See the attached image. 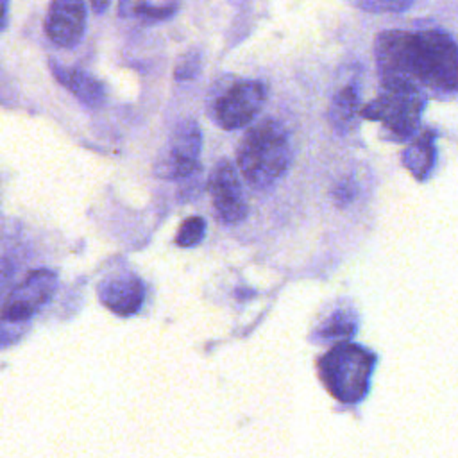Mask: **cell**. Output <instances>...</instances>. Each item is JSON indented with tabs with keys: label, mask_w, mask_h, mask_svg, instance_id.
Listing matches in <instances>:
<instances>
[{
	"label": "cell",
	"mask_w": 458,
	"mask_h": 458,
	"mask_svg": "<svg viewBox=\"0 0 458 458\" xmlns=\"http://www.w3.org/2000/svg\"><path fill=\"white\" fill-rule=\"evenodd\" d=\"M347 2H351L354 7L361 11L383 14V13H403L410 9L415 0H347Z\"/></svg>",
	"instance_id": "17"
},
{
	"label": "cell",
	"mask_w": 458,
	"mask_h": 458,
	"mask_svg": "<svg viewBox=\"0 0 458 458\" xmlns=\"http://www.w3.org/2000/svg\"><path fill=\"white\" fill-rule=\"evenodd\" d=\"M177 11L175 2L166 4H152L147 0H120V14L122 16H138L148 21H161L174 16Z\"/></svg>",
	"instance_id": "14"
},
{
	"label": "cell",
	"mask_w": 458,
	"mask_h": 458,
	"mask_svg": "<svg viewBox=\"0 0 458 458\" xmlns=\"http://www.w3.org/2000/svg\"><path fill=\"white\" fill-rule=\"evenodd\" d=\"M208 191L220 222L234 225L245 220L249 213V204L242 188L240 174L236 172L233 163L222 159L215 165L208 177Z\"/></svg>",
	"instance_id": "8"
},
{
	"label": "cell",
	"mask_w": 458,
	"mask_h": 458,
	"mask_svg": "<svg viewBox=\"0 0 458 458\" xmlns=\"http://www.w3.org/2000/svg\"><path fill=\"white\" fill-rule=\"evenodd\" d=\"M202 131L195 120H181L168 140L166 150L157 157L156 175L163 179H188L200 170Z\"/></svg>",
	"instance_id": "6"
},
{
	"label": "cell",
	"mask_w": 458,
	"mask_h": 458,
	"mask_svg": "<svg viewBox=\"0 0 458 458\" xmlns=\"http://www.w3.org/2000/svg\"><path fill=\"white\" fill-rule=\"evenodd\" d=\"M292 157L290 132L272 118L247 129L236 148L238 170L254 188H267L277 182L290 168Z\"/></svg>",
	"instance_id": "1"
},
{
	"label": "cell",
	"mask_w": 458,
	"mask_h": 458,
	"mask_svg": "<svg viewBox=\"0 0 458 458\" xmlns=\"http://www.w3.org/2000/svg\"><path fill=\"white\" fill-rule=\"evenodd\" d=\"M360 107V84L356 81H351L344 84L331 100L329 106V123L338 134H347L352 131L356 123V114Z\"/></svg>",
	"instance_id": "12"
},
{
	"label": "cell",
	"mask_w": 458,
	"mask_h": 458,
	"mask_svg": "<svg viewBox=\"0 0 458 458\" xmlns=\"http://www.w3.org/2000/svg\"><path fill=\"white\" fill-rule=\"evenodd\" d=\"M89 5L95 14H104L109 9L111 0H89Z\"/></svg>",
	"instance_id": "20"
},
{
	"label": "cell",
	"mask_w": 458,
	"mask_h": 458,
	"mask_svg": "<svg viewBox=\"0 0 458 458\" xmlns=\"http://www.w3.org/2000/svg\"><path fill=\"white\" fill-rule=\"evenodd\" d=\"M267 86L261 81L243 79L229 84L213 102V120L222 129H242L263 109Z\"/></svg>",
	"instance_id": "5"
},
{
	"label": "cell",
	"mask_w": 458,
	"mask_h": 458,
	"mask_svg": "<svg viewBox=\"0 0 458 458\" xmlns=\"http://www.w3.org/2000/svg\"><path fill=\"white\" fill-rule=\"evenodd\" d=\"M200 68H202L200 54L199 52H188L179 59L174 75H175L177 81H193L200 73Z\"/></svg>",
	"instance_id": "18"
},
{
	"label": "cell",
	"mask_w": 458,
	"mask_h": 458,
	"mask_svg": "<svg viewBox=\"0 0 458 458\" xmlns=\"http://www.w3.org/2000/svg\"><path fill=\"white\" fill-rule=\"evenodd\" d=\"M98 299L109 311L129 317L141 308L145 286L141 279L132 274L111 276L98 284Z\"/></svg>",
	"instance_id": "10"
},
{
	"label": "cell",
	"mask_w": 458,
	"mask_h": 458,
	"mask_svg": "<svg viewBox=\"0 0 458 458\" xmlns=\"http://www.w3.org/2000/svg\"><path fill=\"white\" fill-rule=\"evenodd\" d=\"M7 14H9V0H2V25H4V29L7 25Z\"/></svg>",
	"instance_id": "21"
},
{
	"label": "cell",
	"mask_w": 458,
	"mask_h": 458,
	"mask_svg": "<svg viewBox=\"0 0 458 458\" xmlns=\"http://www.w3.org/2000/svg\"><path fill=\"white\" fill-rule=\"evenodd\" d=\"M48 66L54 79L88 107H100L106 102V88L91 73L79 68H66L52 59Z\"/></svg>",
	"instance_id": "11"
},
{
	"label": "cell",
	"mask_w": 458,
	"mask_h": 458,
	"mask_svg": "<svg viewBox=\"0 0 458 458\" xmlns=\"http://www.w3.org/2000/svg\"><path fill=\"white\" fill-rule=\"evenodd\" d=\"M204 236H206V220L202 216H190L181 224L175 234V245L195 247L204 240Z\"/></svg>",
	"instance_id": "16"
},
{
	"label": "cell",
	"mask_w": 458,
	"mask_h": 458,
	"mask_svg": "<svg viewBox=\"0 0 458 458\" xmlns=\"http://www.w3.org/2000/svg\"><path fill=\"white\" fill-rule=\"evenodd\" d=\"M404 166L417 177L426 179L435 163V147H433V134L424 132L415 138L403 152Z\"/></svg>",
	"instance_id": "13"
},
{
	"label": "cell",
	"mask_w": 458,
	"mask_h": 458,
	"mask_svg": "<svg viewBox=\"0 0 458 458\" xmlns=\"http://www.w3.org/2000/svg\"><path fill=\"white\" fill-rule=\"evenodd\" d=\"M374 361V354L365 347L338 342L318 361L320 379L335 399L358 403L369 392Z\"/></svg>",
	"instance_id": "3"
},
{
	"label": "cell",
	"mask_w": 458,
	"mask_h": 458,
	"mask_svg": "<svg viewBox=\"0 0 458 458\" xmlns=\"http://www.w3.org/2000/svg\"><path fill=\"white\" fill-rule=\"evenodd\" d=\"M381 86V93L361 109V114L369 120L381 122L385 129H388L399 140L411 136L419 125L426 104L420 86L413 82Z\"/></svg>",
	"instance_id": "4"
},
{
	"label": "cell",
	"mask_w": 458,
	"mask_h": 458,
	"mask_svg": "<svg viewBox=\"0 0 458 458\" xmlns=\"http://www.w3.org/2000/svg\"><path fill=\"white\" fill-rule=\"evenodd\" d=\"M410 75L419 86L440 93L458 91V45L440 29H420L410 36Z\"/></svg>",
	"instance_id": "2"
},
{
	"label": "cell",
	"mask_w": 458,
	"mask_h": 458,
	"mask_svg": "<svg viewBox=\"0 0 458 458\" xmlns=\"http://www.w3.org/2000/svg\"><path fill=\"white\" fill-rule=\"evenodd\" d=\"M356 320L351 313L338 311L331 315L317 331L320 340H338L344 342V338H349L354 333Z\"/></svg>",
	"instance_id": "15"
},
{
	"label": "cell",
	"mask_w": 458,
	"mask_h": 458,
	"mask_svg": "<svg viewBox=\"0 0 458 458\" xmlns=\"http://www.w3.org/2000/svg\"><path fill=\"white\" fill-rule=\"evenodd\" d=\"M86 20L88 11L84 0H52L45 14V34L54 45L72 48L82 39Z\"/></svg>",
	"instance_id": "9"
},
{
	"label": "cell",
	"mask_w": 458,
	"mask_h": 458,
	"mask_svg": "<svg viewBox=\"0 0 458 458\" xmlns=\"http://www.w3.org/2000/svg\"><path fill=\"white\" fill-rule=\"evenodd\" d=\"M333 199L338 206H345L354 199V182L351 181H342L340 184L335 186L333 190Z\"/></svg>",
	"instance_id": "19"
},
{
	"label": "cell",
	"mask_w": 458,
	"mask_h": 458,
	"mask_svg": "<svg viewBox=\"0 0 458 458\" xmlns=\"http://www.w3.org/2000/svg\"><path fill=\"white\" fill-rule=\"evenodd\" d=\"M57 290V276L52 270H32L18 283L4 301L2 318L11 324L27 322L39 308L48 304Z\"/></svg>",
	"instance_id": "7"
}]
</instances>
